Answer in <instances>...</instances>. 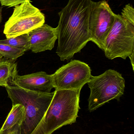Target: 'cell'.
I'll list each match as a JSON object with an SVG mask.
<instances>
[{"instance_id":"2e32d148","label":"cell","mask_w":134,"mask_h":134,"mask_svg":"<svg viewBox=\"0 0 134 134\" xmlns=\"http://www.w3.org/2000/svg\"><path fill=\"white\" fill-rule=\"evenodd\" d=\"M28 1H30V0H0V2L2 6L11 7L19 5Z\"/></svg>"},{"instance_id":"30bf717a","label":"cell","mask_w":134,"mask_h":134,"mask_svg":"<svg viewBox=\"0 0 134 134\" xmlns=\"http://www.w3.org/2000/svg\"><path fill=\"white\" fill-rule=\"evenodd\" d=\"M14 83L26 90L43 93H50L53 88L52 75L44 71L24 75H18Z\"/></svg>"},{"instance_id":"7c38bea8","label":"cell","mask_w":134,"mask_h":134,"mask_svg":"<svg viewBox=\"0 0 134 134\" xmlns=\"http://www.w3.org/2000/svg\"><path fill=\"white\" fill-rule=\"evenodd\" d=\"M24 118L25 109L24 107L20 104L13 105L0 130H6L17 124L21 126Z\"/></svg>"},{"instance_id":"5b68a950","label":"cell","mask_w":134,"mask_h":134,"mask_svg":"<svg viewBox=\"0 0 134 134\" xmlns=\"http://www.w3.org/2000/svg\"><path fill=\"white\" fill-rule=\"evenodd\" d=\"M104 51L110 60L119 57L126 59L134 53V24L115 14L114 23L105 38Z\"/></svg>"},{"instance_id":"3957f363","label":"cell","mask_w":134,"mask_h":134,"mask_svg":"<svg viewBox=\"0 0 134 134\" xmlns=\"http://www.w3.org/2000/svg\"><path fill=\"white\" fill-rule=\"evenodd\" d=\"M12 105L20 104L25 109V118L21 126V134H31L47 111L55 91L43 93L26 90L15 83L5 87Z\"/></svg>"},{"instance_id":"9a60e30c","label":"cell","mask_w":134,"mask_h":134,"mask_svg":"<svg viewBox=\"0 0 134 134\" xmlns=\"http://www.w3.org/2000/svg\"><path fill=\"white\" fill-rule=\"evenodd\" d=\"M122 17L134 24V9L130 4L126 5L121 12Z\"/></svg>"},{"instance_id":"8fae6325","label":"cell","mask_w":134,"mask_h":134,"mask_svg":"<svg viewBox=\"0 0 134 134\" xmlns=\"http://www.w3.org/2000/svg\"><path fill=\"white\" fill-rule=\"evenodd\" d=\"M18 75L15 61L4 58L0 61V86L6 87L12 85Z\"/></svg>"},{"instance_id":"277c9868","label":"cell","mask_w":134,"mask_h":134,"mask_svg":"<svg viewBox=\"0 0 134 134\" xmlns=\"http://www.w3.org/2000/svg\"><path fill=\"white\" fill-rule=\"evenodd\" d=\"M90 89L88 109L93 111L111 100H119L124 94L125 80L122 74L109 69L100 75L91 76L87 83Z\"/></svg>"},{"instance_id":"7a4b0ae2","label":"cell","mask_w":134,"mask_h":134,"mask_svg":"<svg viewBox=\"0 0 134 134\" xmlns=\"http://www.w3.org/2000/svg\"><path fill=\"white\" fill-rule=\"evenodd\" d=\"M80 90L55 91L51 103L40 122L31 134H52L63 126L76 122Z\"/></svg>"},{"instance_id":"4fadbf2b","label":"cell","mask_w":134,"mask_h":134,"mask_svg":"<svg viewBox=\"0 0 134 134\" xmlns=\"http://www.w3.org/2000/svg\"><path fill=\"white\" fill-rule=\"evenodd\" d=\"M0 43L22 49L25 52L30 50V39L28 34L0 40Z\"/></svg>"},{"instance_id":"ffe728a7","label":"cell","mask_w":134,"mask_h":134,"mask_svg":"<svg viewBox=\"0 0 134 134\" xmlns=\"http://www.w3.org/2000/svg\"><path fill=\"white\" fill-rule=\"evenodd\" d=\"M3 58H4V57H3L1 55H0V61H1V60Z\"/></svg>"},{"instance_id":"e0dca14e","label":"cell","mask_w":134,"mask_h":134,"mask_svg":"<svg viewBox=\"0 0 134 134\" xmlns=\"http://www.w3.org/2000/svg\"><path fill=\"white\" fill-rule=\"evenodd\" d=\"M0 134H21V126L17 124L6 130H0Z\"/></svg>"},{"instance_id":"d6986e66","label":"cell","mask_w":134,"mask_h":134,"mask_svg":"<svg viewBox=\"0 0 134 134\" xmlns=\"http://www.w3.org/2000/svg\"><path fill=\"white\" fill-rule=\"evenodd\" d=\"M2 20V15H1V8H0V23L1 22Z\"/></svg>"},{"instance_id":"52a82bcc","label":"cell","mask_w":134,"mask_h":134,"mask_svg":"<svg viewBox=\"0 0 134 134\" xmlns=\"http://www.w3.org/2000/svg\"><path fill=\"white\" fill-rule=\"evenodd\" d=\"M51 75L55 91L81 90L92 76L89 65L76 60L62 66Z\"/></svg>"},{"instance_id":"ba28073f","label":"cell","mask_w":134,"mask_h":134,"mask_svg":"<svg viewBox=\"0 0 134 134\" xmlns=\"http://www.w3.org/2000/svg\"><path fill=\"white\" fill-rule=\"evenodd\" d=\"M115 15L107 1L94 2L89 22L90 41L103 51L105 38L114 23Z\"/></svg>"},{"instance_id":"6da1fadb","label":"cell","mask_w":134,"mask_h":134,"mask_svg":"<svg viewBox=\"0 0 134 134\" xmlns=\"http://www.w3.org/2000/svg\"><path fill=\"white\" fill-rule=\"evenodd\" d=\"M93 3L92 0H68L58 13L56 53L61 61L71 59L90 41L89 22Z\"/></svg>"},{"instance_id":"5bb4252c","label":"cell","mask_w":134,"mask_h":134,"mask_svg":"<svg viewBox=\"0 0 134 134\" xmlns=\"http://www.w3.org/2000/svg\"><path fill=\"white\" fill-rule=\"evenodd\" d=\"M25 52L22 49L0 43V55L5 59L15 61L23 55Z\"/></svg>"},{"instance_id":"ac0fdd59","label":"cell","mask_w":134,"mask_h":134,"mask_svg":"<svg viewBox=\"0 0 134 134\" xmlns=\"http://www.w3.org/2000/svg\"><path fill=\"white\" fill-rule=\"evenodd\" d=\"M134 53L131 54V55L129 57L130 58V59L131 62V64L132 65V68H133V70H134Z\"/></svg>"},{"instance_id":"8992f818","label":"cell","mask_w":134,"mask_h":134,"mask_svg":"<svg viewBox=\"0 0 134 134\" xmlns=\"http://www.w3.org/2000/svg\"><path fill=\"white\" fill-rule=\"evenodd\" d=\"M45 15L28 1L15 6L13 13L4 27L6 38L28 34L45 24Z\"/></svg>"},{"instance_id":"9c48e42d","label":"cell","mask_w":134,"mask_h":134,"mask_svg":"<svg viewBox=\"0 0 134 134\" xmlns=\"http://www.w3.org/2000/svg\"><path fill=\"white\" fill-rule=\"evenodd\" d=\"M30 41V50L34 53L51 50L58 37L57 27L44 24L28 34Z\"/></svg>"}]
</instances>
